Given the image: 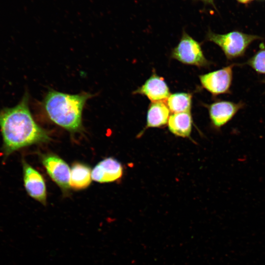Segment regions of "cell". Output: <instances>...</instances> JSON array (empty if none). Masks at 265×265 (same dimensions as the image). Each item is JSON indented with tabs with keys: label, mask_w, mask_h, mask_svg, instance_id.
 <instances>
[{
	"label": "cell",
	"mask_w": 265,
	"mask_h": 265,
	"mask_svg": "<svg viewBox=\"0 0 265 265\" xmlns=\"http://www.w3.org/2000/svg\"><path fill=\"white\" fill-rule=\"evenodd\" d=\"M26 92L16 106L0 110L2 151L6 158L24 147L50 140L49 133L34 120L29 108Z\"/></svg>",
	"instance_id": "6da1fadb"
},
{
	"label": "cell",
	"mask_w": 265,
	"mask_h": 265,
	"mask_svg": "<svg viewBox=\"0 0 265 265\" xmlns=\"http://www.w3.org/2000/svg\"><path fill=\"white\" fill-rule=\"evenodd\" d=\"M92 96L87 92L71 94L50 89L41 102V108L51 121L73 133L81 130L83 109Z\"/></svg>",
	"instance_id": "7a4b0ae2"
},
{
	"label": "cell",
	"mask_w": 265,
	"mask_h": 265,
	"mask_svg": "<svg viewBox=\"0 0 265 265\" xmlns=\"http://www.w3.org/2000/svg\"><path fill=\"white\" fill-rule=\"evenodd\" d=\"M262 38L256 35L248 34L239 31H233L225 34H217L209 30L207 40L218 46L227 60L232 61L242 57L245 54L250 45Z\"/></svg>",
	"instance_id": "3957f363"
},
{
	"label": "cell",
	"mask_w": 265,
	"mask_h": 265,
	"mask_svg": "<svg viewBox=\"0 0 265 265\" xmlns=\"http://www.w3.org/2000/svg\"><path fill=\"white\" fill-rule=\"evenodd\" d=\"M171 57L183 64L198 67H207L210 62L204 55L200 44L185 32L171 53Z\"/></svg>",
	"instance_id": "277c9868"
},
{
	"label": "cell",
	"mask_w": 265,
	"mask_h": 265,
	"mask_svg": "<svg viewBox=\"0 0 265 265\" xmlns=\"http://www.w3.org/2000/svg\"><path fill=\"white\" fill-rule=\"evenodd\" d=\"M237 65V63H232L220 69L200 75L199 78L202 86L213 96L231 94L233 68Z\"/></svg>",
	"instance_id": "5b68a950"
},
{
	"label": "cell",
	"mask_w": 265,
	"mask_h": 265,
	"mask_svg": "<svg viewBox=\"0 0 265 265\" xmlns=\"http://www.w3.org/2000/svg\"><path fill=\"white\" fill-rule=\"evenodd\" d=\"M41 159L51 178L64 194H68L71 187V169L68 165L59 157L53 154L41 155Z\"/></svg>",
	"instance_id": "8992f818"
},
{
	"label": "cell",
	"mask_w": 265,
	"mask_h": 265,
	"mask_svg": "<svg viewBox=\"0 0 265 265\" xmlns=\"http://www.w3.org/2000/svg\"><path fill=\"white\" fill-rule=\"evenodd\" d=\"M245 106L242 101L235 103L226 100H217L206 106L211 123L217 130L229 123Z\"/></svg>",
	"instance_id": "52a82bcc"
},
{
	"label": "cell",
	"mask_w": 265,
	"mask_h": 265,
	"mask_svg": "<svg viewBox=\"0 0 265 265\" xmlns=\"http://www.w3.org/2000/svg\"><path fill=\"white\" fill-rule=\"evenodd\" d=\"M24 187L27 193L32 198L46 205L47 190L42 175L25 160H22Z\"/></svg>",
	"instance_id": "ba28073f"
},
{
	"label": "cell",
	"mask_w": 265,
	"mask_h": 265,
	"mask_svg": "<svg viewBox=\"0 0 265 265\" xmlns=\"http://www.w3.org/2000/svg\"><path fill=\"white\" fill-rule=\"evenodd\" d=\"M143 95L152 102H165L170 95L169 87L162 77L153 73L144 83L133 92Z\"/></svg>",
	"instance_id": "9c48e42d"
},
{
	"label": "cell",
	"mask_w": 265,
	"mask_h": 265,
	"mask_svg": "<svg viewBox=\"0 0 265 265\" xmlns=\"http://www.w3.org/2000/svg\"><path fill=\"white\" fill-rule=\"evenodd\" d=\"M123 168L116 159L109 157L101 160L92 169V179L99 183H109L120 179Z\"/></svg>",
	"instance_id": "30bf717a"
},
{
	"label": "cell",
	"mask_w": 265,
	"mask_h": 265,
	"mask_svg": "<svg viewBox=\"0 0 265 265\" xmlns=\"http://www.w3.org/2000/svg\"><path fill=\"white\" fill-rule=\"evenodd\" d=\"M169 114L170 110L165 102H152L147 111L146 128L165 125L168 123Z\"/></svg>",
	"instance_id": "8fae6325"
},
{
	"label": "cell",
	"mask_w": 265,
	"mask_h": 265,
	"mask_svg": "<svg viewBox=\"0 0 265 265\" xmlns=\"http://www.w3.org/2000/svg\"><path fill=\"white\" fill-rule=\"evenodd\" d=\"M192 119L190 112L174 113L168 121L169 131L175 135L188 137L192 129Z\"/></svg>",
	"instance_id": "7c38bea8"
},
{
	"label": "cell",
	"mask_w": 265,
	"mask_h": 265,
	"mask_svg": "<svg viewBox=\"0 0 265 265\" xmlns=\"http://www.w3.org/2000/svg\"><path fill=\"white\" fill-rule=\"evenodd\" d=\"M92 171L87 165L76 162L71 169L70 185L75 190L83 189L90 184Z\"/></svg>",
	"instance_id": "4fadbf2b"
},
{
	"label": "cell",
	"mask_w": 265,
	"mask_h": 265,
	"mask_svg": "<svg viewBox=\"0 0 265 265\" xmlns=\"http://www.w3.org/2000/svg\"><path fill=\"white\" fill-rule=\"evenodd\" d=\"M191 102V94L184 92L170 94L165 101L169 109L173 113L190 112Z\"/></svg>",
	"instance_id": "5bb4252c"
},
{
	"label": "cell",
	"mask_w": 265,
	"mask_h": 265,
	"mask_svg": "<svg viewBox=\"0 0 265 265\" xmlns=\"http://www.w3.org/2000/svg\"><path fill=\"white\" fill-rule=\"evenodd\" d=\"M242 65L249 66L258 74L265 75V45L263 43L260 44L259 49Z\"/></svg>",
	"instance_id": "9a60e30c"
},
{
	"label": "cell",
	"mask_w": 265,
	"mask_h": 265,
	"mask_svg": "<svg viewBox=\"0 0 265 265\" xmlns=\"http://www.w3.org/2000/svg\"><path fill=\"white\" fill-rule=\"evenodd\" d=\"M238 1L242 2V3H246L248 2L249 1H250L251 0H238Z\"/></svg>",
	"instance_id": "2e32d148"
},
{
	"label": "cell",
	"mask_w": 265,
	"mask_h": 265,
	"mask_svg": "<svg viewBox=\"0 0 265 265\" xmlns=\"http://www.w3.org/2000/svg\"><path fill=\"white\" fill-rule=\"evenodd\" d=\"M207 2H212L213 0H201Z\"/></svg>",
	"instance_id": "e0dca14e"
},
{
	"label": "cell",
	"mask_w": 265,
	"mask_h": 265,
	"mask_svg": "<svg viewBox=\"0 0 265 265\" xmlns=\"http://www.w3.org/2000/svg\"><path fill=\"white\" fill-rule=\"evenodd\" d=\"M262 82L263 83H264L265 85V80H262Z\"/></svg>",
	"instance_id": "ac0fdd59"
}]
</instances>
